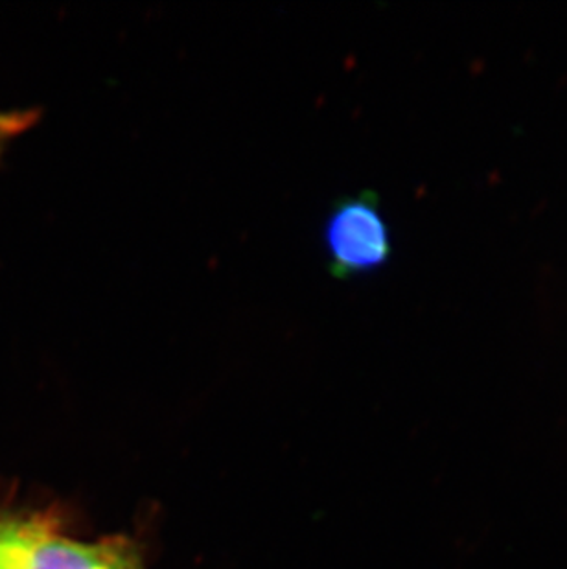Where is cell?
Listing matches in <instances>:
<instances>
[{
  "label": "cell",
  "mask_w": 567,
  "mask_h": 569,
  "mask_svg": "<svg viewBox=\"0 0 567 569\" xmlns=\"http://www.w3.org/2000/svg\"><path fill=\"white\" fill-rule=\"evenodd\" d=\"M0 569H146L128 537L80 542L63 537L44 518L0 521Z\"/></svg>",
  "instance_id": "cell-1"
},
{
  "label": "cell",
  "mask_w": 567,
  "mask_h": 569,
  "mask_svg": "<svg viewBox=\"0 0 567 569\" xmlns=\"http://www.w3.org/2000/svg\"><path fill=\"white\" fill-rule=\"evenodd\" d=\"M328 271L339 280L375 273L392 257L391 231L375 192L339 198L322 227Z\"/></svg>",
  "instance_id": "cell-2"
},
{
  "label": "cell",
  "mask_w": 567,
  "mask_h": 569,
  "mask_svg": "<svg viewBox=\"0 0 567 569\" xmlns=\"http://www.w3.org/2000/svg\"><path fill=\"white\" fill-rule=\"evenodd\" d=\"M38 119L39 113L33 109L0 113V153L8 146V142L16 139L17 134L24 133L27 129L32 128Z\"/></svg>",
  "instance_id": "cell-3"
}]
</instances>
